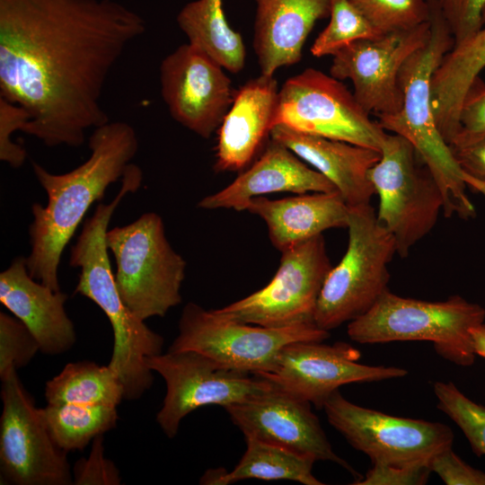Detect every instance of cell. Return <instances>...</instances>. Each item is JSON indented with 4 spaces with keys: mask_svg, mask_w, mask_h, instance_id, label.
Listing matches in <instances>:
<instances>
[{
    "mask_svg": "<svg viewBox=\"0 0 485 485\" xmlns=\"http://www.w3.org/2000/svg\"><path fill=\"white\" fill-rule=\"evenodd\" d=\"M281 253L279 267L268 285L215 313L269 328L314 324L317 300L332 268L324 238L319 234Z\"/></svg>",
    "mask_w": 485,
    "mask_h": 485,
    "instance_id": "12",
    "label": "cell"
},
{
    "mask_svg": "<svg viewBox=\"0 0 485 485\" xmlns=\"http://www.w3.org/2000/svg\"><path fill=\"white\" fill-rule=\"evenodd\" d=\"M145 31L116 0H0V96L30 113L22 132L48 147L80 146L110 121L106 81Z\"/></svg>",
    "mask_w": 485,
    "mask_h": 485,
    "instance_id": "1",
    "label": "cell"
},
{
    "mask_svg": "<svg viewBox=\"0 0 485 485\" xmlns=\"http://www.w3.org/2000/svg\"><path fill=\"white\" fill-rule=\"evenodd\" d=\"M430 36L401 66L399 79L403 92L401 110L379 118L386 131L409 140L438 184L444 200L443 213L463 219L475 216L466 190L485 197V183L469 175L456 161L450 145L440 133L432 103L431 83L445 55L454 40L443 15L439 0H428Z\"/></svg>",
    "mask_w": 485,
    "mask_h": 485,
    "instance_id": "4",
    "label": "cell"
},
{
    "mask_svg": "<svg viewBox=\"0 0 485 485\" xmlns=\"http://www.w3.org/2000/svg\"><path fill=\"white\" fill-rule=\"evenodd\" d=\"M360 357V351L347 342L295 341L280 350L271 372L259 375L322 409L343 384L379 382L408 374L401 367L359 364Z\"/></svg>",
    "mask_w": 485,
    "mask_h": 485,
    "instance_id": "16",
    "label": "cell"
},
{
    "mask_svg": "<svg viewBox=\"0 0 485 485\" xmlns=\"http://www.w3.org/2000/svg\"><path fill=\"white\" fill-rule=\"evenodd\" d=\"M1 381V481L15 485L73 484L66 452L53 440L17 370Z\"/></svg>",
    "mask_w": 485,
    "mask_h": 485,
    "instance_id": "14",
    "label": "cell"
},
{
    "mask_svg": "<svg viewBox=\"0 0 485 485\" xmlns=\"http://www.w3.org/2000/svg\"><path fill=\"white\" fill-rule=\"evenodd\" d=\"M429 467L446 485H485V472L466 463L452 446L436 454Z\"/></svg>",
    "mask_w": 485,
    "mask_h": 485,
    "instance_id": "38",
    "label": "cell"
},
{
    "mask_svg": "<svg viewBox=\"0 0 485 485\" xmlns=\"http://www.w3.org/2000/svg\"><path fill=\"white\" fill-rule=\"evenodd\" d=\"M328 1L331 20L314 40L311 48L313 56H332L356 40L380 35L351 0Z\"/></svg>",
    "mask_w": 485,
    "mask_h": 485,
    "instance_id": "30",
    "label": "cell"
},
{
    "mask_svg": "<svg viewBox=\"0 0 485 485\" xmlns=\"http://www.w3.org/2000/svg\"><path fill=\"white\" fill-rule=\"evenodd\" d=\"M253 48L261 75L300 61L315 22L330 15L328 0H256Z\"/></svg>",
    "mask_w": 485,
    "mask_h": 485,
    "instance_id": "23",
    "label": "cell"
},
{
    "mask_svg": "<svg viewBox=\"0 0 485 485\" xmlns=\"http://www.w3.org/2000/svg\"><path fill=\"white\" fill-rule=\"evenodd\" d=\"M335 186L278 141L270 139L263 154L223 190L203 198L205 209L245 210L252 198L275 192H331Z\"/></svg>",
    "mask_w": 485,
    "mask_h": 485,
    "instance_id": "20",
    "label": "cell"
},
{
    "mask_svg": "<svg viewBox=\"0 0 485 485\" xmlns=\"http://www.w3.org/2000/svg\"><path fill=\"white\" fill-rule=\"evenodd\" d=\"M48 403L117 407L124 388L114 371L91 361L69 363L45 385Z\"/></svg>",
    "mask_w": 485,
    "mask_h": 485,
    "instance_id": "28",
    "label": "cell"
},
{
    "mask_svg": "<svg viewBox=\"0 0 485 485\" xmlns=\"http://www.w3.org/2000/svg\"><path fill=\"white\" fill-rule=\"evenodd\" d=\"M246 450L231 472L207 470L201 484L227 485L245 479L263 481H293L304 485H322L313 474L314 460L286 447L245 436Z\"/></svg>",
    "mask_w": 485,
    "mask_h": 485,
    "instance_id": "26",
    "label": "cell"
},
{
    "mask_svg": "<svg viewBox=\"0 0 485 485\" xmlns=\"http://www.w3.org/2000/svg\"><path fill=\"white\" fill-rule=\"evenodd\" d=\"M88 146V159L66 173H51L32 163L48 203L31 206V252L25 263L31 278L55 291L60 290L57 271L66 246L90 207L122 178L137 152L138 140L128 123L108 121L93 129Z\"/></svg>",
    "mask_w": 485,
    "mask_h": 485,
    "instance_id": "2",
    "label": "cell"
},
{
    "mask_svg": "<svg viewBox=\"0 0 485 485\" xmlns=\"http://www.w3.org/2000/svg\"><path fill=\"white\" fill-rule=\"evenodd\" d=\"M429 36L428 21L410 30L356 40L332 55L331 75L351 80L356 100L369 115H393L403 104L401 66Z\"/></svg>",
    "mask_w": 485,
    "mask_h": 485,
    "instance_id": "15",
    "label": "cell"
},
{
    "mask_svg": "<svg viewBox=\"0 0 485 485\" xmlns=\"http://www.w3.org/2000/svg\"><path fill=\"white\" fill-rule=\"evenodd\" d=\"M451 148L463 171L485 183V136Z\"/></svg>",
    "mask_w": 485,
    "mask_h": 485,
    "instance_id": "40",
    "label": "cell"
},
{
    "mask_svg": "<svg viewBox=\"0 0 485 485\" xmlns=\"http://www.w3.org/2000/svg\"><path fill=\"white\" fill-rule=\"evenodd\" d=\"M379 161L368 178L379 197L376 217L393 236L397 254L410 248L436 224L444 200L434 176L412 144L397 134L386 135Z\"/></svg>",
    "mask_w": 485,
    "mask_h": 485,
    "instance_id": "8",
    "label": "cell"
},
{
    "mask_svg": "<svg viewBox=\"0 0 485 485\" xmlns=\"http://www.w3.org/2000/svg\"><path fill=\"white\" fill-rule=\"evenodd\" d=\"M348 242L320 292L314 324L330 331L367 313L388 290V264L397 253L393 236L369 204L349 207Z\"/></svg>",
    "mask_w": 485,
    "mask_h": 485,
    "instance_id": "6",
    "label": "cell"
},
{
    "mask_svg": "<svg viewBox=\"0 0 485 485\" xmlns=\"http://www.w3.org/2000/svg\"><path fill=\"white\" fill-rule=\"evenodd\" d=\"M30 119V113L22 106L0 96V160L13 168L24 163L27 153L11 137L16 130L22 131Z\"/></svg>",
    "mask_w": 485,
    "mask_h": 485,
    "instance_id": "34",
    "label": "cell"
},
{
    "mask_svg": "<svg viewBox=\"0 0 485 485\" xmlns=\"http://www.w3.org/2000/svg\"><path fill=\"white\" fill-rule=\"evenodd\" d=\"M269 135L328 179L348 207L370 203L375 190L368 172L379 161L380 151L301 133L283 125L275 126Z\"/></svg>",
    "mask_w": 485,
    "mask_h": 485,
    "instance_id": "21",
    "label": "cell"
},
{
    "mask_svg": "<svg viewBox=\"0 0 485 485\" xmlns=\"http://www.w3.org/2000/svg\"><path fill=\"white\" fill-rule=\"evenodd\" d=\"M432 472L429 465L395 467L372 464L366 476L355 485H422Z\"/></svg>",
    "mask_w": 485,
    "mask_h": 485,
    "instance_id": "39",
    "label": "cell"
},
{
    "mask_svg": "<svg viewBox=\"0 0 485 485\" xmlns=\"http://www.w3.org/2000/svg\"><path fill=\"white\" fill-rule=\"evenodd\" d=\"M330 332L315 324L269 328L226 319L188 303L170 351L194 350L231 369L253 375L273 370L280 350L295 341H323Z\"/></svg>",
    "mask_w": 485,
    "mask_h": 485,
    "instance_id": "9",
    "label": "cell"
},
{
    "mask_svg": "<svg viewBox=\"0 0 485 485\" xmlns=\"http://www.w3.org/2000/svg\"><path fill=\"white\" fill-rule=\"evenodd\" d=\"M278 125L377 151L387 135L342 83L314 68L283 84L273 128Z\"/></svg>",
    "mask_w": 485,
    "mask_h": 485,
    "instance_id": "11",
    "label": "cell"
},
{
    "mask_svg": "<svg viewBox=\"0 0 485 485\" xmlns=\"http://www.w3.org/2000/svg\"><path fill=\"white\" fill-rule=\"evenodd\" d=\"M329 423L372 464L395 467L429 465L451 447L454 433L445 424L397 417L357 405L339 390L324 402Z\"/></svg>",
    "mask_w": 485,
    "mask_h": 485,
    "instance_id": "10",
    "label": "cell"
},
{
    "mask_svg": "<svg viewBox=\"0 0 485 485\" xmlns=\"http://www.w3.org/2000/svg\"><path fill=\"white\" fill-rule=\"evenodd\" d=\"M243 433L316 461H330L348 470L357 481L363 476L332 449L311 403L275 384L247 400L225 408Z\"/></svg>",
    "mask_w": 485,
    "mask_h": 485,
    "instance_id": "18",
    "label": "cell"
},
{
    "mask_svg": "<svg viewBox=\"0 0 485 485\" xmlns=\"http://www.w3.org/2000/svg\"><path fill=\"white\" fill-rule=\"evenodd\" d=\"M458 132L450 146L485 136V86L478 78L466 94L459 112Z\"/></svg>",
    "mask_w": 485,
    "mask_h": 485,
    "instance_id": "37",
    "label": "cell"
},
{
    "mask_svg": "<svg viewBox=\"0 0 485 485\" xmlns=\"http://www.w3.org/2000/svg\"><path fill=\"white\" fill-rule=\"evenodd\" d=\"M222 0H195L183 6L177 22L189 43L210 57L223 68L240 72L245 63L242 36L228 24Z\"/></svg>",
    "mask_w": 485,
    "mask_h": 485,
    "instance_id": "27",
    "label": "cell"
},
{
    "mask_svg": "<svg viewBox=\"0 0 485 485\" xmlns=\"http://www.w3.org/2000/svg\"><path fill=\"white\" fill-rule=\"evenodd\" d=\"M143 180L141 169L132 163L122 178L121 187L109 204H99L84 223L75 243L71 247L69 264L79 268L75 293L92 300L107 318L113 331V348L108 366L124 388V398L139 399L153 384V371L146 358L162 353L163 338L152 331L123 302L112 273L106 233L110 220L128 193L136 192Z\"/></svg>",
    "mask_w": 485,
    "mask_h": 485,
    "instance_id": "3",
    "label": "cell"
},
{
    "mask_svg": "<svg viewBox=\"0 0 485 485\" xmlns=\"http://www.w3.org/2000/svg\"><path fill=\"white\" fill-rule=\"evenodd\" d=\"M485 68V10L483 26L467 40L448 51L431 83L432 103L437 128L450 144L458 132L462 103Z\"/></svg>",
    "mask_w": 485,
    "mask_h": 485,
    "instance_id": "25",
    "label": "cell"
},
{
    "mask_svg": "<svg viewBox=\"0 0 485 485\" xmlns=\"http://www.w3.org/2000/svg\"><path fill=\"white\" fill-rule=\"evenodd\" d=\"M40 351L29 329L15 316L0 313V378L28 365Z\"/></svg>",
    "mask_w": 485,
    "mask_h": 485,
    "instance_id": "33",
    "label": "cell"
},
{
    "mask_svg": "<svg viewBox=\"0 0 485 485\" xmlns=\"http://www.w3.org/2000/svg\"><path fill=\"white\" fill-rule=\"evenodd\" d=\"M40 414L57 445L65 452L82 450L96 436L114 428L117 407L48 403Z\"/></svg>",
    "mask_w": 485,
    "mask_h": 485,
    "instance_id": "29",
    "label": "cell"
},
{
    "mask_svg": "<svg viewBox=\"0 0 485 485\" xmlns=\"http://www.w3.org/2000/svg\"><path fill=\"white\" fill-rule=\"evenodd\" d=\"M245 210L267 224L272 244L283 251L331 228H347L349 207L338 190L300 194L281 199L257 197Z\"/></svg>",
    "mask_w": 485,
    "mask_h": 485,
    "instance_id": "24",
    "label": "cell"
},
{
    "mask_svg": "<svg viewBox=\"0 0 485 485\" xmlns=\"http://www.w3.org/2000/svg\"><path fill=\"white\" fill-rule=\"evenodd\" d=\"M380 33L415 28L428 21V0H351Z\"/></svg>",
    "mask_w": 485,
    "mask_h": 485,
    "instance_id": "32",
    "label": "cell"
},
{
    "mask_svg": "<svg viewBox=\"0 0 485 485\" xmlns=\"http://www.w3.org/2000/svg\"><path fill=\"white\" fill-rule=\"evenodd\" d=\"M436 407L462 430L475 454L485 455V406L463 394L452 382L433 386Z\"/></svg>",
    "mask_w": 485,
    "mask_h": 485,
    "instance_id": "31",
    "label": "cell"
},
{
    "mask_svg": "<svg viewBox=\"0 0 485 485\" xmlns=\"http://www.w3.org/2000/svg\"><path fill=\"white\" fill-rule=\"evenodd\" d=\"M66 293L55 291L28 272L25 257H16L0 274V302L33 334L40 352L59 355L76 341V333L65 310Z\"/></svg>",
    "mask_w": 485,
    "mask_h": 485,
    "instance_id": "19",
    "label": "cell"
},
{
    "mask_svg": "<svg viewBox=\"0 0 485 485\" xmlns=\"http://www.w3.org/2000/svg\"><path fill=\"white\" fill-rule=\"evenodd\" d=\"M484 321L481 305L457 295L430 302L402 297L388 289L367 313L349 322L347 332L360 344L430 341L445 359L471 366L477 356L471 330Z\"/></svg>",
    "mask_w": 485,
    "mask_h": 485,
    "instance_id": "5",
    "label": "cell"
},
{
    "mask_svg": "<svg viewBox=\"0 0 485 485\" xmlns=\"http://www.w3.org/2000/svg\"><path fill=\"white\" fill-rule=\"evenodd\" d=\"M161 94L174 120L204 138L218 129L234 97L223 67L189 42L160 65Z\"/></svg>",
    "mask_w": 485,
    "mask_h": 485,
    "instance_id": "17",
    "label": "cell"
},
{
    "mask_svg": "<svg viewBox=\"0 0 485 485\" xmlns=\"http://www.w3.org/2000/svg\"><path fill=\"white\" fill-rule=\"evenodd\" d=\"M106 244L116 262L119 293L138 318L163 317L181 302L186 261L168 242L158 214L108 229Z\"/></svg>",
    "mask_w": 485,
    "mask_h": 485,
    "instance_id": "7",
    "label": "cell"
},
{
    "mask_svg": "<svg viewBox=\"0 0 485 485\" xmlns=\"http://www.w3.org/2000/svg\"><path fill=\"white\" fill-rule=\"evenodd\" d=\"M146 365L166 384L156 421L169 438L177 435L181 421L198 408L219 405L225 409L272 385L264 376L227 368L194 350L162 352L147 357Z\"/></svg>",
    "mask_w": 485,
    "mask_h": 485,
    "instance_id": "13",
    "label": "cell"
},
{
    "mask_svg": "<svg viewBox=\"0 0 485 485\" xmlns=\"http://www.w3.org/2000/svg\"><path fill=\"white\" fill-rule=\"evenodd\" d=\"M443 15L458 45L483 26L485 0H439Z\"/></svg>",
    "mask_w": 485,
    "mask_h": 485,
    "instance_id": "35",
    "label": "cell"
},
{
    "mask_svg": "<svg viewBox=\"0 0 485 485\" xmlns=\"http://www.w3.org/2000/svg\"><path fill=\"white\" fill-rule=\"evenodd\" d=\"M471 337L475 354L485 358V322L473 327Z\"/></svg>",
    "mask_w": 485,
    "mask_h": 485,
    "instance_id": "41",
    "label": "cell"
},
{
    "mask_svg": "<svg viewBox=\"0 0 485 485\" xmlns=\"http://www.w3.org/2000/svg\"><path fill=\"white\" fill-rule=\"evenodd\" d=\"M278 93L275 78L264 75L235 92L218 128L216 170L239 171L253 159L273 128Z\"/></svg>",
    "mask_w": 485,
    "mask_h": 485,
    "instance_id": "22",
    "label": "cell"
},
{
    "mask_svg": "<svg viewBox=\"0 0 485 485\" xmlns=\"http://www.w3.org/2000/svg\"><path fill=\"white\" fill-rule=\"evenodd\" d=\"M120 475L113 462L104 456L102 435L93 440L90 455L79 459L73 470V484L118 485Z\"/></svg>",
    "mask_w": 485,
    "mask_h": 485,
    "instance_id": "36",
    "label": "cell"
}]
</instances>
